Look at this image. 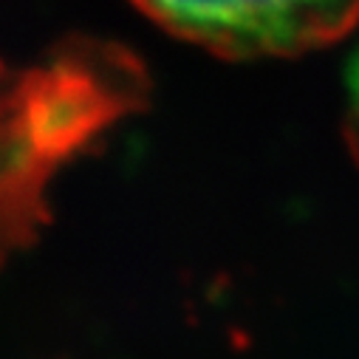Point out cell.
<instances>
[{
  "label": "cell",
  "mask_w": 359,
  "mask_h": 359,
  "mask_svg": "<svg viewBox=\"0 0 359 359\" xmlns=\"http://www.w3.org/2000/svg\"><path fill=\"white\" fill-rule=\"evenodd\" d=\"M142 71L116 48L68 46L0 68V263L51 221L48 184L88 142L142 100Z\"/></svg>",
  "instance_id": "cell-1"
},
{
  "label": "cell",
  "mask_w": 359,
  "mask_h": 359,
  "mask_svg": "<svg viewBox=\"0 0 359 359\" xmlns=\"http://www.w3.org/2000/svg\"><path fill=\"white\" fill-rule=\"evenodd\" d=\"M170 34L229 60L292 57L337 43L359 0H130Z\"/></svg>",
  "instance_id": "cell-2"
}]
</instances>
